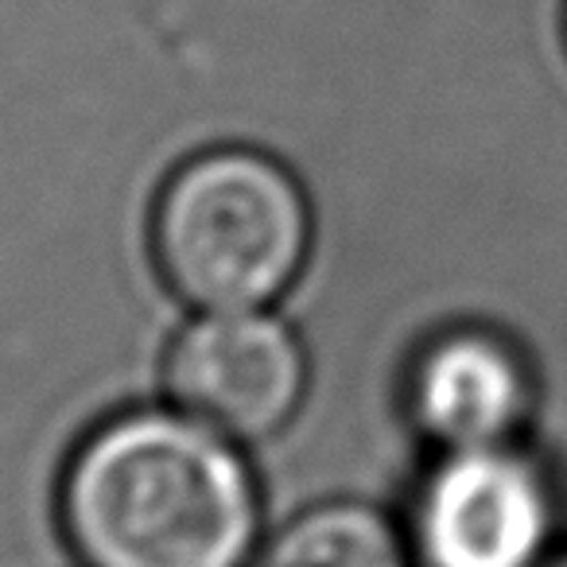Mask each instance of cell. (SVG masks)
Listing matches in <instances>:
<instances>
[{
  "instance_id": "obj_1",
  "label": "cell",
  "mask_w": 567,
  "mask_h": 567,
  "mask_svg": "<svg viewBox=\"0 0 567 567\" xmlns=\"http://www.w3.org/2000/svg\"><path fill=\"white\" fill-rule=\"evenodd\" d=\"M59 520L86 567H245L260 502L234 440L187 412H128L82 440Z\"/></svg>"
},
{
  "instance_id": "obj_2",
  "label": "cell",
  "mask_w": 567,
  "mask_h": 567,
  "mask_svg": "<svg viewBox=\"0 0 567 567\" xmlns=\"http://www.w3.org/2000/svg\"><path fill=\"white\" fill-rule=\"evenodd\" d=\"M311 252L300 179L252 148H210L164 183L152 257L195 311H257L280 300Z\"/></svg>"
},
{
  "instance_id": "obj_3",
  "label": "cell",
  "mask_w": 567,
  "mask_h": 567,
  "mask_svg": "<svg viewBox=\"0 0 567 567\" xmlns=\"http://www.w3.org/2000/svg\"><path fill=\"white\" fill-rule=\"evenodd\" d=\"M172 404L226 440H268L300 412L308 358L292 327L257 311H203L167 354Z\"/></svg>"
},
{
  "instance_id": "obj_4",
  "label": "cell",
  "mask_w": 567,
  "mask_h": 567,
  "mask_svg": "<svg viewBox=\"0 0 567 567\" xmlns=\"http://www.w3.org/2000/svg\"><path fill=\"white\" fill-rule=\"evenodd\" d=\"M548 533V482L509 443L447 451L416 505V551L427 567H536Z\"/></svg>"
},
{
  "instance_id": "obj_5",
  "label": "cell",
  "mask_w": 567,
  "mask_h": 567,
  "mask_svg": "<svg viewBox=\"0 0 567 567\" xmlns=\"http://www.w3.org/2000/svg\"><path fill=\"white\" fill-rule=\"evenodd\" d=\"M409 396L420 432L440 447H505L533 412V373L509 339L463 327L420 354Z\"/></svg>"
},
{
  "instance_id": "obj_6",
  "label": "cell",
  "mask_w": 567,
  "mask_h": 567,
  "mask_svg": "<svg viewBox=\"0 0 567 567\" xmlns=\"http://www.w3.org/2000/svg\"><path fill=\"white\" fill-rule=\"evenodd\" d=\"M265 567H409L404 540L381 513L354 502L319 505L288 525Z\"/></svg>"
},
{
  "instance_id": "obj_7",
  "label": "cell",
  "mask_w": 567,
  "mask_h": 567,
  "mask_svg": "<svg viewBox=\"0 0 567 567\" xmlns=\"http://www.w3.org/2000/svg\"><path fill=\"white\" fill-rule=\"evenodd\" d=\"M548 567H567V551H564V556H556V559H551Z\"/></svg>"
},
{
  "instance_id": "obj_8",
  "label": "cell",
  "mask_w": 567,
  "mask_h": 567,
  "mask_svg": "<svg viewBox=\"0 0 567 567\" xmlns=\"http://www.w3.org/2000/svg\"><path fill=\"white\" fill-rule=\"evenodd\" d=\"M564 43H567V0H564Z\"/></svg>"
}]
</instances>
